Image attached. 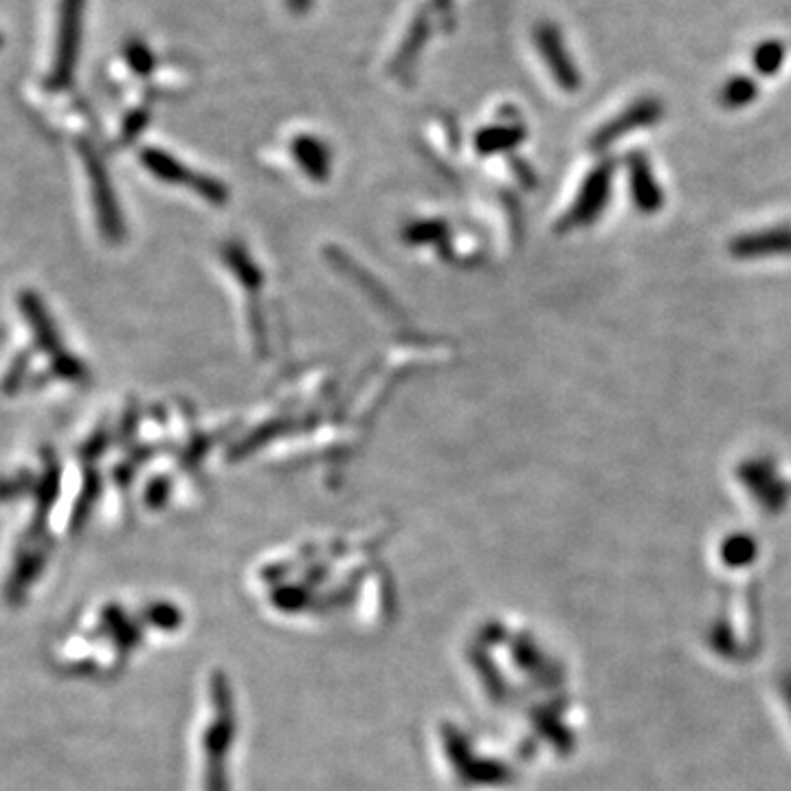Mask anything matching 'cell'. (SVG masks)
Wrapping results in <instances>:
<instances>
[{"instance_id":"6da1fadb","label":"cell","mask_w":791,"mask_h":791,"mask_svg":"<svg viewBox=\"0 0 791 791\" xmlns=\"http://www.w3.org/2000/svg\"><path fill=\"white\" fill-rule=\"evenodd\" d=\"M662 117H664V106L660 99L642 97L638 102H633L631 106L622 110L620 115L609 119L603 128L596 130V135L592 137V148L605 150L611 146V143H616L625 135H631V132L655 126Z\"/></svg>"},{"instance_id":"7a4b0ae2","label":"cell","mask_w":791,"mask_h":791,"mask_svg":"<svg viewBox=\"0 0 791 791\" xmlns=\"http://www.w3.org/2000/svg\"><path fill=\"white\" fill-rule=\"evenodd\" d=\"M534 42H537L541 58L548 64V69L554 80L559 82V86H563L565 91H576L581 86V75H578L576 64L570 58V51L565 47L561 31L550 25V22H543L534 31Z\"/></svg>"},{"instance_id":"3957f363","label":"cell","mask_w":791,"mask_h":791,"mask_svg":"<svg viewBox=\"0 0 791 791\" xmlns=\"http://www.w3.org/2000/svg\"><path fill=\"white\" fill-rule=\"evenodd\" d=\"M611 176H614V163L611 161L598 165L596 170L587 176L581 194H578L576 203L572 205L570 214L565 218V227L587 225V222H594L600 214H603V209L609 203Z\"/></svg>"},{"instance_id":"277c9868","label":"cell","mask_w":791,"mask_h":791,"mask_svg":"<svg viewBox=\"0 0 791 791\" xmlns=\"http://www.w3.org/2000/svg\"><path fill=\"white\" fill-rule=\"evenodd\" d=\"M730 255L734 260H763L791 255V225L743 233L730 242Z\"/></svg>"},{"instance_id":"5b68a950","label":"cell","mask_w":791,"mask_h":791,"mask_svg":"<svg viewBox=\"0 0 791 791\" xmlns=\"http://www.w3.org/2000/svg\"><path fill=\"white\" fill-rule=\"evenodd\" d=\"M629 167V185H631V198L635 207L642 214H657L666 203L664 189L657 183L651 161L646 159L644 152H631L627 159Z\"/></svg>"},{"instance_id":"8992f818","label":"cell","mask_w":791,"mask_h":791,"mask_svg":"<svg viewBox=\"0 0 791 791\" xmlns=\"http://www.w3.org/2000/svg\"><path fill=\"white\" fill-rule=\"evenodd\" d=\"M759 97V84L748 75H734L719 91V104L728 110L750 106Z\"/></svg>"},{"instance_id":"52a82bcc","label":"cell","mask_w":791,"mask_h":791,"mask_svg":"<svg viewBox=\"0 0 791 791\" xmlns=\"http://www.w3.org/2000/svg\"><path fill=\"white\" fill-rule=\"evenodd\" d=\"M783 62H785V47L783 42L778 40H765L752 53L754 69L765 77H772L781 71Z\"/></svg>"},{"instance_id":"ba28073f","label":"cell","mask_w":791,"mask_h":791,"mask_svg":"<svg viewBox=\"0 0 791 791\" xmlns=\"http://www.w3.org/2000/svg\"><path fill=\"white\" fill-rule=\"evenodd\" d=\"M425 38H427V18L422 16L414 22V27H411L409 40L403 44V53H400V58H407V60L414 58L420 44L425 42Z\"/></svg>"},{"instance_id":"9c48e42d","label":"cell","mask_w":791,"mask_h":791,"mask_svg":"<svg viewBox=\"0 0 791 791\" xmlns=\"http://www.w3.org/2000/svg\"><path fill=\"white\" fill-rule=\"evenodd\" d=\"M288 5H291L295 11H306L308 5H310V0H288Z\"/></svg>"}]
</instances>
